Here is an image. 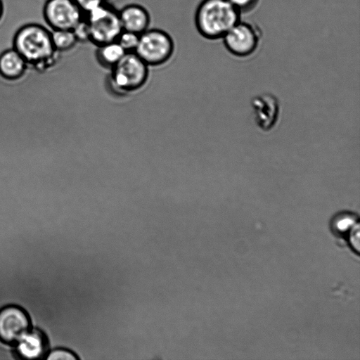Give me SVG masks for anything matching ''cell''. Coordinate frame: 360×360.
<instances>
[{"label":"cell","mask_w":360,"mask_h":360,"mask_svg":"<svg viewBox=\"0 0 360 360\" xmlns=\"http://www.w3.org/2000/svg\"><path fill=\"white\" fill-rule=\"evenodd\" d=\"M42 15L51 30H72L84 17L75 0H46Z\"/></svg>","instance_id":"obj_6"},{"label":"cell","mask_w":360,"mask_h":360,"mask_svg":"<svg viewBox=\"0 0 360 360\" xmlns=\"http://www.w3.org/2000/svg\"><path fill=\"white\" fill-rule=\"evenodd\" d=\"M84 15L95 7L105 3V0H75Z\"/></svg>","instance_id":"obj_20"},{"label":"cell","mask_w":360,"mask_h":360,"mask_svg":"<svg viewBox=\"0 0 360 360\" xmlns=\"http://www.w3.org/2000/svg\"><path fill=\"white\" fill-rule=\"evenodd\" d=\"M240 13H247L253 10L259 0H228Z\"/></svg>","instance_id":"obj_19"},{"label":"cell","mask_w":360,"mask_h":360,"mask_svg":"<svg viewBox=\"0 0 360 360\" xmlns=\"http://www.w3.org/2000/svg\"><path fill=\"white\" fill-rule=\"evenodd\" d=\"M27 67L24 58L13 48L0 52V74L8 79L20 77Z\"/></svg>","instance_id":"obj_13"},{"label":"cell","mask_w":360,"mask_h":360,"mask_svg":"<svg viewBox=\"0 0 360 360\" xmlns=\"http://www.w3.org/2000/svg\"><path fill=\"white\" fill-rule=\"evenodd\" d=\"M77 42L85 43L89 41V27L84 17L72 30Z\"/></svg>","instance_id":"obj_17"},{"label":"cell","mask_w":360,"mask_h":360,"mask_svg":"<svg viewBox=\"0 0 360 360\" xmlns=\"http://www.w3.org/2000/svg\"><path fill=\"white\" fill-rule=\"evenodd\" d=\"M14 354L22 359H45L49 352V340L39 328H31L15 345Z\"/></svg>","instance_id":"obj_11"},{"label":"cell","mask_w":360,"mask_h":360,"mask_svg":"<svg viewBox=\"0 0 360 360\" xmlns=\"http://www.w3.org/2000/svg\"><path fill=\"white\" fill-rule=\"evenodd\" d=\"M250 105L256 125L264 131H270L278 118L280 105L277 97L263 93L252 97Z\"/></svg>","instance_id":"obj_10"},{"label":"cell","mask_w":360,"mask_h":360,"mask_svg":"<svg viewBox=\"0 0 360 360\" xmlns=\"http://www.w3.org/2000/svg\"><path fill=\"white\" fill-rule=\"evenodd\" d=\"M148 67L134 51L126 52L111 68L112 82L120 90H136L146 82L148 75Z\"/></svg>","instance_id":"obj_5"},{"label":"cell","mask_w":360,"mask_h":360,"mask_svg":"<svg viewBox=\"0 0 360 360\" xmlns=\"http://www.w3.org/2000/svg\"><path fill=\"white\" fill-rule=\"evenodd\" d=\"M240 14L228 0H202L195 11V27L206 39L222 38L240 21Z\"/></svg>","instance_id":"obj_2"},{"label":"cell","mask_w":360,"mask_h":360,"mask_svg":"<svg viewBox=\"0 0 360 360\" xmlns=\"http://www.w3.org/2000/svg\"><path fill=\"white\" fill-rule=\"evenodd\" d=\"M51 32L53 47L58 53L72 49L77 43L72 30H57Z\"/></svg>","instance_id":"obj_15"},{"label":"cell","mask_w":360,"mask_h":360,"mask_svg":"<svg viewBox=\"0 0 360 360\" xmlns=\"http://www.w3.org/2000/svg\"><path fill=\"white\" fill-rule=\"evenodd\" d=\"M12 48L24 58L27 64L38 70L57 65L59 53L53 47L51 32L44 25L26 23L15 32Z\"/></svg>","instance_id":"obj_1"},{"label":"cell","mask_w":360,"mask_h":360,"mask_svg":"<svg viewBox=\"0 0 360 360\" xmlns=\"http://www.w3.org/2000/svg\"><path fill=\"white\" fill-rule=\"evenodd\" d=\"M32 328L28 313L21 307L10 304L0 309V341L14 345Z\"/></svg>","instance_id":"obj_7"},{"label":"cell","mask_w":360,"mask_h":360,"mask_svg":"<svg viewBox=\"0 0 360 360\" xmlns=\"http://www.w3.org/2000/svg\"><path fill=\"white\" fill-rule=\"evenodd\" d=\"M45 359L48 360H77L79 356L70 349L57 348L49 352Z\"/></svg>","instance_id":"obj_18"},{"label":"cell","mask_w":360,"mask_h":360,"mask_svg":"<svg viewBox=\"0 0 360 360\" xmlns=\"http://www.w3.org/2000/svg\"><path fill=\"white\" fill-rule=\"evenodd\" d=\"M222 38L230 53L236 56L245 57L257 50L260 33L252 25L239 21Z\"/></svg>","instance_id":"obj_8"},{"label":"cell","mask_w":360,"mask_h":360,"mask_svg":"<svg viewBox=\"0 0 360 360\" xmlns=\"http://www.w3.org/2000/svg\"><path fill=\"white\" fill-rule=\"evenodd\" d=\"M359 215L352 211L342 210L335 213L330 221L333 235L344 240L352 252L359 254L360 229Z\"/></svg>","instance_id":"obj_9"},{"label":"cell","mask_w":360,"mask_h":360,"mask_svg":"<svg viewBox=\"0 0 360 360\" xmlns=\"http://www.w3.org/2000/svg\"><path fill=\"white\" fill-rule=\"evenodd\" d=\"M139 39V34L123 30L116 41L126 52H133L138 45Z\"/></svg>","instance_id":"obj_16"},{"label":"cell","mask_w":360,"mask_h":360,"mask_svg":"<svg viewBox=\"0 0 360 360\" xmlns=\"http://www.w3.org/2000/svg\"><path fill=\"white\" fill-rule=\"evenodd\" d=\"M174 51V41L165 31L148 28L139 34L134 52L149 66L167 62Z\"/></svg>","instance_id":"obj_4"},{"label":"cell","mask_w":360,"mask_h":360,"mask_svg":"<svg viewBox=\"0 0 360 360\" xmlns=\"http://www.w3.org/2000/svg\"><path fill=\"white\" fill-rule=\"evenodd\" d=\"M4 15V4L3 0H0V22L3 19Z\"/></svg>","instance_id":"obj_21"},{"label":"cell","mask_w":360,"mask_h":360,"mask_svg":"<svg viewBox=\"0 0 360 360\" xmlns=\"http://www.w3.org/2000/svg\"><path fill=\"white\" fill-rule=\"evenodd\" d=\"M89 27V41L96 46L116 41L123 30L118 11L107 2L84 14Z\"/></svg>","instance_id":"obj_3"},{"label":"cell","mask_w":360,"mask_h":360,"mask_svg":"<svg viewBox=\"0 0 360 360\" xmlns=\"http://www.w3.org/2000/svg\"><path fill=\"white\" fill-rule=\"evenodd\" d=\"M119 18L124 30L141 34L149 28L150 15L141 5L130 4L118 11Z\"/></svg>","instance_id":"obj_12"},{"label":"cell","mask_w":360,"mask_h":360,"mask_svg":"<svg viewBox=\"0 0 360 360\" xmlns=\"http://www.w3.org/2000/svg\"><path fill=\"white\" fill-rule=\"evenodd\" d=\"M126 51L116 41L97 46L96 56L98 63L105 68H112L123 57Z\"/></svg>","instance_id":"obj_14"},{"label":"cell","mask_w":360,"mask_h":360,"mask_svg":"<svg viewBox=\"0 0 360 360\" xmlns=\"http://www.w3.org/2000/svg\"><path fill=\"white\" fill-rule=\"evenodd\" d=\"M108 0H105V1L108 2Z\"/></svg>","instance_id":"obj_22"}]
</instances>
